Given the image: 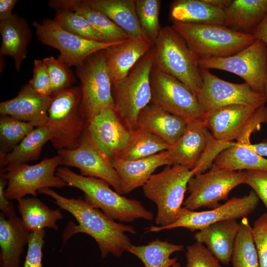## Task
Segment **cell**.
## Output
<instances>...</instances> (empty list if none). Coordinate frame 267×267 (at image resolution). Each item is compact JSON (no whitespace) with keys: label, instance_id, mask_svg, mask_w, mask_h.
<instances>
[{"label":"cell","instance_id":"obj_4","mask_svg":"<svg viewBox=\"0 0 267 267\" xmlns=\"http://www.w3.org/2000/svg\"><path fill=\"white\" fill-rule=\"evenodd\" d=\"M52 97L46 123L52 133L51 144L57 151L75 148L80 144L88 124L82 105L80 87L65 89Z\"/></svg>","mask_w":267,"mask_h":267},{"label":"cell","instance_id":"obj_39","mask_svg":"<svg viewBox=\"0 0 267 267\" xmlns=\"http://www.w3.org/2000/svg\"><path fill=\"white\" fill-rule=\"evenodd\" d=\"M161 3L160 0H135L139 24L146 37L153 44L162 28L159 20Z\"/></svg>","mask_w":267,"mask_h":267},{"label":"cell","instance_id":"obj_9","mask_svg":"<svg viewBox=\"0 0 267 267\" xmlns=\"http://www.w3.org/2000/svg\"><path fill=\"white\" fill-rule=\"evenodd\" d=\"M60 165L61 159L57 155L34 165L20 164L0 170V176L7 181L6 197L17 201L27 195L36 197L38 191L43 188L66 186V183L56 174Z\"/></svg>","mask_w":267,"mask_h":267},{"label":"cell","instance_id":"obj_38","mask_svg":"<svg viewBox=\"0 0 267 267\" xmlns=\"http://www.w3.org/2000/svg\"><path fill=\"white\" fill-rule=\"evenodd\" d=\"M35 127L31 123L2 115L0 118V152H10Z\"/></svg>","mask_w":267,"mask_h":267},{"label":"cell","instance_id":"obj_34","mask_svg":"<svg viewBox=\"0 0 267 267\" xmlns=\"http://www.w3.org/2000/svg\"><path fill=\"white\" fill-rule=\"evenodd\" d=\"M183 249L182 245L156 239L146 245L132 244L127 252L137 257L144 267H170L177 261V258H170L171 255Z\"/></svg>","mask_w":267,"mask_h":267},{"label":"cell","instance_id":"obj_5","mask_svg":"<svg viewBox=\"0 0 267 267\" xmlns=\"http://www.w3.org/2000/svg\"><path fill=\"white\" fill-rule=\"evenodd\" d=\"M171 166L153 174L142 186L145 196L157 206L155 222L158 226L170 225L178 218L188 182L196 174L194 169Z\"/></svg>","mask_w":267,"mask_h":267},{"label":"cell","instance_id":"obj_24","mask_svg":"<svg viewBox=\"0 0 267 267\" xmlns=\"http://www.w3.org/2000/svg\"><path fill=\"white\" fill-rule=\"evenodd\" d=\"M187 124L183 118L150 103L139 113L136 128L152 133L171 146L183 134Z\"/></svg>","mask_w":267,"mask_h":267},{"label":"cell","instance_id":"obj_12","mask_svg":"<svg viewBox=\"0 0 267 267\" xmlns=\"http://www.w3.org/2000/svg\"><path fill=\"white\" fill-rule=\"evenodd\" d=\"M202 79L197 97L205 114L221 107L243 104L261 107L267 101L264 94L255 91L245 82L230 83L213 74L209 70L200 68Z\"/></svg>","mask_w":267,"mask_h":267},{"label":"cell","instance_id":"obj_29","mask_svg":"<svg viewBox=\"0 0 267 267\" xmlns=\"http://www.w3.org/2000/svg\"><path fill=\"white\" fill-rule=\"evenodd\" d=\"M169 15L173 23L224 24V10L204 0H174L170 5Z\"/></svg>","mask_w":267,"mask_h":267},{"label":"cell","instance_id":"obj_46","mask_svg":"<svg viewBox=\"0 0 267 267\" xmlns=\"http://www.w3.org/2000/svg\"><path fill=\"white\" fill-rule=\"evenodd\" d=\"M245 184L250 186L263 202L267 210V172L247 170Z\"/></svg>","mask_w":267,"mask_h":267},{"label":"cell","instance_id":"obj_52","mask_svg":"<svg viewBox=\"0 0 267 267\" xmlns=\"http://www.w3.org/2000/svg\"><path fill=\"white\" fill-rule=\"evenodd\" d=\"M264 94H265L266 97L267 101V75L266 80L265 84Z\"/></svg>","mask_w":267,"mask_h":267},{"label":"cell","instance_id":"obj_8","mask_svg":"<svg viewBox=\"0 0 267 267\" xmlns=\"http://www.w3.org/2000/svg\"><path fill=\"white\" fill-rule=\"evenodd\" d=\"M105 49L91 54L76 67L81 83L82 108L88 122L103 110L115 109Z\"/></svg>","mask_w":267,"mask_h":267},{"label":"cell","instance_id":"obj_18","mask_svg":"<svg viewBox=\"0 0 267 267\" xmlns=\"http://www.w3.org/2000/svg\"><path fill=\"white\" fill-rule=\"evenodd\" d=\"M260 108L243 104L222 106L205 114L203 121L215 139L225 142H234L241 137Z\"/></svg>","mask_w":267,"mask_h":267},{"label":"cell","instance_id":"obj_11","mask_svg":"<svg viewBox=\"0 0 267 267\" xmlns=\"http://www.w3.org/2000/svg\"><path fill=\"white\" fill-rule=\"evenodd\" d=\"M200 68L215 69L235 74L256 92L264 93L267 75V45L256 39L237 53L224 57L200 59Z\"/></svg>","mask_w":267,"mask_h":267},{"label":"cell","instance_id":"obj_53","mask_svg":"<svg viewBox=\"0 0 267 267\" xmlns=\"http://www.w3.org/2000/svg\"><path fill=\"white\" fill-rule=\"evenodd\" d=\"M172 267H181V266L179 263L176 262L173 265Z\"/></svg>","mask_w":267,"mask_h":267},{"label":"cell","instance_id":"obj_32","mask_svg":"<svg viewBox=\"0 0 267 267\" xmlns=\"http://www.w3.org/2000/svg\"><path fill=\"white\" fill-rule=\"evenodd\" d=\"M17 201L21 218L29 232L44 230L46 227L58 229L57 222L63 218L60 208L50 209L37 197H24Z\"/></svg>","mask_w":267,"mask_h":267},{"label":"cell","instance_id":"obj_17","mask_svg":"<svg viewBox=\"0 0 267 267\" xmlns=\"http://www.w3.org/2000/svg\"><path fill=\"white\" fill-rule=\"evenodd\" d=\"M86 131L110 159L119 157L130 135V131L113 108L103 110L89 120Z\"/></svg>","mask_w":267,"mask_h":267},{"label":"cell","instance_id":"obj_50","mask_svg":"<svg viewBox=\"0 0 267 267\" xmlns=\"http://www.w3.org/2000/svg\"><path fill=\"white\" fill-rule=\"evenodd\" d=\"M241 143L243 144L246 147L248 148V149L252 150L256 154L261 157H264V156H267V140H263L260 143L256 144H252L250 143V142Z\"/></svg>","mask_w":267,"mask_h":267},{"label":"cell","instance_id":"obj_25","mask_svg":"<svg viewBox=\"0 0 267 267\" xmlns=\"http://www.w3.org/2000/svg\"><path fill=\"white\" fill-rule=\"evenodd\" d=\"M30 232L21 217L0 215V266L20 267V258Z\"/></svg>","mask_w":267,"mask_h":267},{"label":"cell","instance_id":"obj_3","mask_svg":"<svg viewBox=\"0 0 267 267\" xmlns=\"http://www.w3.org/2000/svg\"><path fill=\"white\" fill-rule=\"evenodd\" d=\"M171 27L200 59L233 55L256 40L223 25L174 22Z\"/></svg>","mask_w":267,"mask_h":267},{"label":"cell","instance_id":"obj_44","mask_svg":"<svg viewBox=\"0 0 267 267\" xmlns=\"http://www.w3.org/2000/svg\"><path fill=\"white\" fill-rule=\"evenodd\" d=\"M28 84L42 95L49 96L53 95L49 74L43 59L34 60L33 75Z\"/></svg>","mask_w":267,"mask_h":267},{"label":"cell","instance_id":"obj_14","mask_svg":"<svg viewBox=\"0 0 267 267\" xmlns=\"http://www.w3.org/2000/svg\"><path fill=\"white\" fill-rule=\"evenodd\" d=\"M38 40L43 44L57 49L58 59L68 66H79L90 55L122 41L100 42L88 40L62 29L53 19L47 18L42 23L33 22Z\"/></svg>","mask_w":267,"mask_h":267},{"label":"cell","instance_id":"obj_48","mask_svg":"<svg viewBox=\"0 0 267 267\" xmlns=\"http://www.w3.org/2000/svg\"><path fill=\"white\" fill-rule=\"evenodd\" d=\"M17 2V0H0V21L4 20L13 15L12 11Z\"/></svg>","mask_w":267,"mask_h":267},{"label":"cell","instance_id":"obj_35","mask_svg":"<svg viewBox=\"0 0 267 267\" xmlns=\"http://www.w3.org/2000/svg\"><path fill=\"white\" fill-rule=\"evenodd\" d=\"M170 147L160 137L137 128L130 131L128 144L117 158L129 161L144 158L167 150Z\"/></svg>","mask_w":267,"mask_h":267},{"label":"cell","instance_id":"obj_49","mask_svg":"<svg viewBox=\"0 0 267 267\" xmlns=\"http://www.w3.org/2000/svg\"><path fill=\"white\" fill-rule=\"evenodd\" d=\"M252 34L256 39L262 41L267 45V14L255 28Z\"/></svg>","mask_w":267,"mask_h":267},{"label":"cell","instance_id":"obj_36","mask_svg":"<svg viewBox=\"0 0 267 267\" xmlns=\"http://www.w3.org/2000/svg\"><path fill=\"white\" fill-rule=\"evenodd\" d=\"M231 262L232 267H260L251 226L246 217L239 222Z\"/></svg>","mask_w":267,"mask_h":267},{"label":"cell","instance_id":"obj_47","mask_svg":"<svg viewBox=\"0 0 267 267\" xmlns=\"http://www.w3.org/2000/svg\"><path fill=\"white\" fill-rule=\"evenodd\" d=\"M7 184V181L1 176H0V209L5 217H10L16 215L14 206L10 200L5 195V189Z\"/></svg>","mask_w":267,"mask_h":267},{"label":"cell","instance_id":"obj_22","mask_svg":"<svg viewBox=\"0 0 267 267\" xmlns=\"http://www.w3.org/2000/svg\"><path fill=\"white\" fill-rule=\"evenodd\" d=\"M121 181L124 194H128L143 185L160 166L172 165L167 150L134 160L111 159Z\"/></svg>","mask_w":267,"mask_h":267},{"label":"cell","instance_id":"obj_20","mask_svg":"<svg viewBox=\"0 0 267 267\" xmlns=\"http://www.w3.org/2000/svg\"><path fill=\"white\" fill-rule=\"evenodd\" d=\"M212 136L203 120L188 123L183 134L167 150L172 165L193 169Z\"/></svg>","mask_w":267,"mask_h":267},{"label":"cell","instance_id":"obj_23","mask_svg":"<svg viewBox=\"0 0 267 267\" xmlns=\"http://www.w3.org/2000/svg\"><path fill=\"white\" fill-rule=\"evenodd\" d=\"M239 227L236 219L224 220L198 230L194 238L196 242L205 244L220 263L228 265Z\"/></svg>","mask_w":267,"mask_h":267},{"label":"cell","instance_id":"obj_45","mask_svg":"<svg viewBox=\"0 0 267 267\" xmlns=\"http://www.w3.org/2000/svg\"><path fill=\"white\" fill-rule=\"evenodd\" d=\"M235 143L234 141L225 142L219 141L212 135L205 150L194 168L196 171V174L203 173L211 167L214 161L220 153L233 145Z\"/></svg>","mask_w":267,"mask_h":267},{"label":"cell","instance_id":"obj_2","mask_svg":"<svg viewBox=\"0 0 267 267\" xmlns=\"http://www.w3.org/2000/svg\"><path fill=\"white\" fill-rule=\"evenodd\" d=\"M56 174L67 185L82 191L87 203L114 220L129 222L139 219H153V213L139 201L122 196L102 179L76 174L67 167H58Z\"/></svg>","mask_w":267,"mask_h":267},{"label":"cell","instance_id":"obj_42","mask_svg":"<svg viewBox=\"0 0 267 267\" xmlns=\"http://www.w3.org/2000/svg\"><path fill=\"white\" fill-rule=\"evenodd\" d=\"M252 233L260 267H267V212L254 222Z\"/></svg>","mask_w":267,"mask_h":267},{"label":"cell","instance_id":"obj_7","mask_svg":"<svg viewBox=\"0 0 267 267\" xmlns=\"http://www.w3.org/2000/svg\"><path fill=\"white\" fill-rule=\"evenodd\" d=\"M153 56V46L123 80L112 85L115 110L130 131L136 128L139 113L151 102Z\"/></svg>","mask_w":267,"mask_h":267},{"label":"cell","instance_id":"obj_30","mask_svg":"<svg viewBox=\"0 0 267 267\" xmlns=\"http://www.w3.org/2000/svg\"><path fill=\"white\" fill-rule=\"evenodd\" d=\"M52 136V131L47 124L35 127L10 152H0V170L37 160L44 145Z\"/></svg>","mask_w":267,"mask_h":267},{"label":"cell","instance_id":"obj_15","mask_svg":"<svg viewBox=\"0 0 267 267\" xmlns=\"http://www.w3.org/2000/svg\"><path fill=\"white\" fill-rule=\"evenodd\" d=\"M259 198L252 190L242 197H233L222 205L207 211H195L182 207L179 216L172 224L161 227L151 226L146 232L183 227L191 231L199 230L222 221L246 217L257 207Z\"/></svg>","mask_w":267,"mask_h":267},{"label":"cell","instance_id":"obj_41","mask_svg":"<svg viewBox=\"0 0 267 267\" xmlns=\"http://www.w3.org/2000/svg\"><path fill=\"white\" fill-rule=\"evenodd\" d=\"M186 267H222L203 244L196 242L186 248Z\"/></svg>","mask_w":267,"mask_h":267},{"label":"cell","instance_id":"obj_21","mask_svg":"<svg viewBox=\"0 0 267 267\" xmlns=\"http://www.w3.org/2000/svg\"><path fill=\"white\" fill-rule=\"evenodd\" d=\"M153 45L147 38L137 37L129 38L105 49L106 62L112 85L123 80Z\"/></svg>","mask_w":267,"mask_h":267},{"label":"cell","instance_id":"obj_43","mask_svg":"<svg viewBox=\"0 0 267 267\" xmlns=\"http://www.w3.org/2000/svg\"><path fill=\"white\" fill-rule=\"evenodd\" d=\"M44 229L30 232L23 267H43L42 250L44 243Z\"/></svg>","mask_w":267,"mask_h":267},{"label":"cell","instance_id":"obj_16","mask_svg":"<svg viewBox=\"0 0 267 267\" xmlns=\"http://www.w3.org/2000/svg\"><path fill=\"white\" fill-rule=\"evenodd\" d=\"M61 165L79 169L81 175L107 182L118 193L124 194L121 180L111 159L97 146L86 131L78 147L57 151Z\"/></svg>","mask_w":267,"mask_h":267},{"label":"cell","instance_id":"obj_33","mask_svg":"<svg viewBox=\"0 0 267 267\" xmlns=\"http://www.w3.org/2000/svg\"><path fill=\"white\" fill-rule=\"evenodd\" d=\"M210 170H259L267 172V159L257 155L243 144L235 142L233 145L220 153Z\"/></svg>","mask_w":267,"mask_h":267},{"label":"cell","instance_id":"obj_40","mask_svg":"<svg viewBox=\"0 0 267 267\" xmlns=\"http://www.w3.org/2000/svg\"><path fill=\"white\" fill-rule=\"evenodd\" d=\"M43 60L49 74L53 94L72 87L75 83L73 73L65 63L52 56L46 57Z\"/></svg>","mask_w":267,"mask_h":267},{"label":"cell","instance_id":"obj_19","mask_svg":"<svg viewBox=\"0 0 267 267\" xmlns=\"http://www.w3.org/2000/svg\"><path fill=\"white\" fill-rule=\"evenodd\" d=\"M52 96L36 92L29 85L24 86L15 97L0 103V113L33 124L36 127L46 124Z\"/></svg>","mask_w":267,"mask_h":267},{"label":"cell","instance_id":"obj_26","mask_svg":"<svg viewBox=\"0 0 267 267\" xmlns=\"http://www.w3.org/2000/svg\"><path fill=\"white\" fill-rule=\"evenodd\" d=\"M0 59L4 56H10L14 60L16 70L19 71L23 61L27 57V47L32 37L27 22L13 14L9 18L0 21Z\"/></svg>","mask_w":267,"mask_h":267},{"label":"cell","instance_id":"obj_10","mask_svg":"<svg viewBox=\"0 0 267 267\" xmlns=\"http://www.w3.org/2000/svg\"><path fill=\"white\" fill-rule=\"evenodd\" d=\"M150 103L188 123L204 120L195 94L184 83L153 66L150 73Z\"/></svg>","mask_w":267,"mask_h":267},{"label":"cell","instance_id":"obj_27","mask_svg":"<svg viewBox=\"0 0 267 267\" xmlns=\"http://www.w3.org/2000/svg\"><path fill=\"white\" fill-rule=\"evenodd\" d=\"M49 7L75 12L83 17L109 43L126 40L130 37L114 22L100 11L86 4L83 0H50Z\"/></svg>","mask_w":267,"mask_h":267},{"label":"cell","instance_id":"obj_13","mask_svg":"<svg viewBox=\"0 0 267 267\" xmlns=\"http://www.w3.org/2000/svg\"><path fill=\"white\" fill-rule=\"evenodd\" d=\"M246 171L210 170L196 174L189 179L187 190L189 195L183 201L184 207L194 211L201 207L210 209L220 206L230 192L238 185L245 183Z\"/></svg>","mask_w":267,"mask_h":267},{"label":"cell","instance_id":"obj_31","mask_svg":"<svg viewBox=\"0 0 267 267\" xmlns=\"http://www.w3.org/2000/svg\"><path fill=\"white\" fill-rule=\"evenodd\" d=\"M224 14L223 25L252 34L267 14V0H231Z\"/></svg>","mask_w":267,"mask_h":267},{"label":"cell","instance_id":"obj_6","mask_svg":"<svg viewBox=\"0 0 267 267\" xmlns=\"http://www.w3.org/2000/svg\"><path fill=\"white\" fill-rule=\"evenodd\" d=\"M153 51V66L184 83L197 96L202 82L200 58L171 26L162 28Z\"/></svg>","mask_w":267,"mask_h":267},{"label":"cell","instance_id":"obj_37","mask_svg":"<svg viewBox=\"0 0 267 267\" xmlns=\"http://www.w3.org/2000/svg\"><path fill=\"white\" fill-rule=\"evenodd\" d=\"M62 29L82 38L100 42H108L83 17L65 9H56L53 19Z\"/></svg>","mask_w":267,"mask_h":267},{"label":"cell","instance_id":"obj_1","mask_svg":"<svg viewBox=\"0 0 267 267\" xmlns=\"http://www.w3.org/2000/svg\"><path fill=\"white\" fill-rule=\"evenodd\" d=\"M38 193L51 198L60 209L70 213L77 221V225L69 222L62 236L64 241L76 233L87 234L97 243L102 258L109 254L120 257L132 244L126 233L135 234L133 226L115 222L82 198H68L49 188Z\"/></svg>","mask_w":267,"mask_h":267},{"label":"cell","instance_id":"obj_28","mask_svg":"<svg viewBox=\"0 0 267 267\" xmlns=\"http://www.w3.org/2000/svg\"><path fill=\"white\" fill-rule=\"evenodd\" d=\"M123 30L130 38H146L139 23L135 8V0H83Z\"/></svg>","mask_w":267,"mask_h":267},{"label":"cell","instance_id":"obj_51","mask_svg":"<svg viewBox=\"0 0 267 267\" xmlns=\"http://www.w3.org/2000/svg\"><path fill=\"white\" fill-rule=\"evenodd\" d=\"M231 0H204L213 6L223 10L229 5Z\"/></svg>","mask_w":267,"mask_h":267}]
</instances>
